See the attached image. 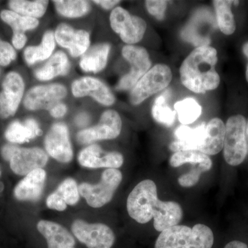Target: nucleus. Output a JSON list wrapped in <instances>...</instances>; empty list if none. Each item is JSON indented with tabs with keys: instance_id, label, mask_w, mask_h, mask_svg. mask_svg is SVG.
I'll return each mask as SVG.
<instances>
[{
	"instance_id": "obj_1",
	"label": "nucleus",
	"mask_w": 248,
	"mask_h": 248,
	"mask_svg": "<svg viewBox=\"0 0 248 248\" xmlns=\"http://www.w3.org/2000/svg\"><path fill=\"white\" fill-rule=\"evenodd\" d=\"M217 60L216 49L213 47L196 48L181 66L182 84L196 93L216 89L220 83V77L215 69Z\"/></svg>"
},
{
	"instance_id": "obj_2",
	"label": "nucleus",
	"mask_w": 248,
	"mask_h": 248,
	"mask_svg": "<svg viewBox=\"0 0 248 248\" xmlns=\"http://www.w3.org/2000/svg\"><path fill=\"white\" fill-rule=\"evenodd\" d=\"M169 205V202L158 199L156 184L150 179L135 186L127 200V210L133 219L141 224L159 220Z\"/></svg>"
},
{
	"instance_id": "obj_3",
	"label": "nucleus",
	"mask_w": 248,
	"mask_h": 248,
	"mask_svg": "<svg viewBox=\"0 0 248 248\" xmlns=\"http://www.w3.org/2000/svg\"><path fill=\"white\" fill-rule=\"evenodd\" d=\"M213 244V231L205 225H177L161 232L155 248H212Z\"/></svg>"
},
{
	"instance_id": "obj_4",
	"label": "nucleus",
	"mask_w": 248,
	"mask_h": 248,
	"mask_svg": "<svg viewBox=\"0 0 248 248\" xmlns=\"http://www.w3.org/2000/svg\"><path fill=\"white\" fill-rule=\"evenodd\" d=\"M246 124L245 117L240 115L230 117L227 122L223 155L226 162L231 166H239L247 156Z\"/></svg>"
},
{
	"instance_id": "obj_5",
	"label": "nucleus",
	"mask_w": 248,
	"mask_h": 248,
	"mask_svg": "<svg viewBox=\"0 0 248 248\" xmlns=\"http://www.w3.org/2000/svg\"><path fill=\"white\" fill-rule=\"evenodd\" d=\"M122 181V173L119 170L108 169L103 172L99 184H80L78 186L80 196L84 197L92 208H101L112 200Z\"/></svg>"
},
{
	"instance_id": "obj_6",
	"label": "nucleus",
	"mask_w": 248,
	"mask_h": 248,
	"mask_svg": "<svg viewBox=\"0 0 248 248\" xmlns=\"http://www.w3.org/2000/svg\"><path fill=\"white\" fill-rule=\"evenodd\" d=\"M170 68L167 65L156 64L147 72L132 89L130 101L139 105L155 93L166 89L172 80Z\"/></svg>"
},
{
	"instance_id": "obj_7",
	"label": "nucleus",
	"mask_w": 248,
	"mask_h": 248,
	"mask_svg": "<svg viewBox=\"0 0 248 248\" xmlns=\"http://www.w3.org/2000/svg\"><path fill=\"white\" fill-rule=\"evenodd\" d=\"M71 231L88 248H111L115 243V234L104 223H89L76 219L72 224Z\"/></svg>"
},
{
	"instance_id": "obj_8",
	"label": "nucleus",
	"mask_w": 248,
	"mask_h": 248,
	"mask_svg": "<svg viewBox=\"0 0 248 248\" xmlns=\"http://www.w3.org/2000/svg\"><path fill=\"white\" fill-rule=\"evenodd\" d=\"M110 25L121 39L128 45L138 43L143 38L146 30V23L138 16H131L123 8L113 9L110 16Z\"/></svg>"
},
{
	"instance_id": "obj_9",
	"label": "nucleus",
	"mask_w": 248,
	"mask_h": 248,
	"mask_svg": "<svg viewBox=\"0 0 248 248\" xmlns=\"http://www.w3.org/2000/svg\"><path fill=\"white\" fill-rule=\"evenodd\" d=\"M122 55L130 63L131 68L128 74L124 76L117 85V91H128L133 89L142 77L149 71L151 62L149 55L144 48L135 46H125Z\"/></svg>"
},
{
	"instance_id": "obj_10",
	"label": "nucleus",
	"mask_w": 248,
	"mask_h": 248,
	"mask_svg": "<svg viewBox=\"0 0 248 248\" xmlns=\"http://www.w3.org/2000/svg\"><path fill=\"white\" fill-rule=\"evenodd\" d=\"M122 122L118 112L115 110L105 111L97 125L81 130L77 135L81 144H88L100 140H113L120 135Z\"/></svg>"
},
{
	"instance_id": "obj_11",
	"label": "nucleus",
	"mask_w": 248,
	"mask_h": 248,
	"mask_svg": "<svg viewBox=\"0 0 248 248\" xmlns=\"http://www.w3.org/2000/svg\"><path fill=\"white\" fill-rule=\"evenodd\" d=\"M67 91L63 85L54 84L35 86L26 94L24 105L31 110L51 109L66 97Z\"/></svg>"
},
{
	"instance_id": "obj_12",
	"label": "nucleus",
	"mask_w": 248,
	"mask_h": 248,
	"mask_svg": "<svg viewBox=\"0 0 248 248\" xmlns=\"http://www.w3.org/2000/svg\"><path fill=\"white\" fill-rule=\"evenodd\" d=\"M45 144L47 153L59 162L66 164L73 159V148L66 124H54L46 135Z\"/></svg>"
},
{
	"instance_id": "obj_13",
	"label": "nucleus",
	"mask_w": 248,
	"mask_h": 248,
	"mask_svg": "<svg viewBox=\"0 0 248 248\" xmlns=\"http://www.w3.org/2000/svg\"><path fill=\"white\" fill-rule=\"evenodd\" d=\"M0 93V117L6 119L14 116L20 104L24 91L22 77L11 72L6 76Z\"/></svg>"
},
{
	"instance_id": "obj_14",
	"label": "nucleus",
	"mask_w": 248,
	"mask_h": 248,
	"mask_svg": "<svg viewBox=\"0 0 248 248\" xmlns=\"http://www.w3.org/2000/svg\"><path fill=\"white\" fill-rule=\"evenodd\" d=\"M78 161L81 166L88 169H117L123 165L124 157L117 152L108 153L98 145H91L80 152Z\"/></svg>"
},
{
	"instance_id": "obj_15",
	"label": "nucleus",
	"mask_w": 248,
	"mask_h": 248,
	"mask_svg": "<svg viewBox=\"0 0 248 248\" xmlns=\"http://www.w3.org/2000/svg\"><path fill=\"white\" fill-rule=\"evenodd\" d=\"M9 162L13 172L18 175H27L36 169L45 167L48 162V155L40 148L17 147Z\"/></svg>"
},
{
	"instance_id": "obj_16",
	"label": "nucleus",
	"mask_w": 248,
	"mask_h": 248,
	"mask_svg": "<svg viewBox=\"0 0 248 248\" xmlns=\"http://www.w3.org/2000/svg\"><path fill=\"white\" fill-rule=\"evenodd\" d=\"M72 92L75 97L91 96L104 106L112 105L115 99L110 90L100 80L85 77L76 80L72 84Z\"/></svg>"
},
{
	"instance_id": "obj_17",
	"label": "nucleus",
	"mask_w": 248,
	"mask_h": 248,
	"mask_svg": "<svg viewBox=\"0 0 248 248\" xmlns=\"http://www.w3.org/2000/svg\"><path fill=\"white\" fill-rule=\"evenodd\" d=\"M55 38L59 45L68 48L74 58L84 55L90 45L89 32L84 30H75L66 24H60L57 28Z\"/></svg>"
},
{
	"instance_id": "obj_18",
	"label": "nucleus",
	"mask_w": 248,
	"mask_h": 248,
	"mask_svg": "<svg viewBox=\"0 0 248 248\" xmlns=\"http://www.w3.org/2000/svg\"><path fill=\"white\" fill-rule=\"evenodd\" d=\"M206 133V124L203 122L195 128L186 125L178 127L174 133L177 141L170 145L173 152L199 151L203 144Z\"/></svg>"
},
{
	"instance_id": "obj_19",
	"label": "nucleus",
	"mask_w": 248,
	"mask_h": 248,
	"mask_svg": "<svg viewBox=\"0 0 248 248\" xmlns=\"http://www.w3.org/2000/svg\"><path fill=\"white\" fill-rule=\"evenodd\" d=\"M46 172L42 169L26 175L14 189V196L18 201L36 202L40 199L45 188Z\"/></svg>"
},
{
	"instance_id": "obj_20",
	"label": "nucleus",
	"mask_w": 248,
	"mask_h": 248,
	"mask_svg": "<svg viewBox=\"0 0 248 248\" xmlns=\"http://www.w3.org/2000/svg\"><path fill=\"white\" fill-rule=\"evenodd\" d=\"M37 228L46 240L48 248H75L73 235L59 223L42 220L37 223Z\"/></svg>"
},
{
	"instance_id": "obj_21",
	"label": "nucleus",
	"mask_w": 248,
	"mask_h": 248,
	"mask_svg": "<svg viewBox=\"0 0 248 248\" xmlns=\"http://www.w3.org/2000/svg\"><path fill=\"white\" fill-rule=\"evenodd\" d=\"M226 125L219 118H213L206 124V133L200 153L215 155L222 151L224 144Z\"/></svg>"
},
{
	"instance_id": "obj_22",
	"label": "nucleus",
	"mask_w": 248,
	"mask_h": 248,
	"mask_svg": "<svg viewBox=\"0 0 248 248\" xmlns=\"http://www.w3.org/2000/svg\"><path fill=\"white\" fill-rule=\"evenodd\" d=\"M42 133L38 123L33 119H28L23 123L15 121L10 124L5 132V138L11 143H24Z\"/></svg>"
},
{
	"instance_id": "obj_23",
	"label": "nucleus",
	"mask_w": 248,
	"mask_h": 248,
	"mask_svg": "<svg viewBox=\"0 0 248 248\" xmlns=\"http://www.w3.org/2000/svg\"><path fill=\"white\" fill-rule=\"evenodd\" d=\"M110 50V46L108 44L94 46L84 54L80 61V66L86 72L98 73L102 71L107 66Z\"/></svg>"
},
{
	"instance_id": "obj_24",
	"label": "nucleus",
	"mask_w": 248,
	"mask_h": 248,
	"mask_svg": "<svg viewBox=\"0 0 248 248\" xmlns=\"http://www.w3.org/2000/svg\"><path fill=\"white\" fill-rule=\"evenodd\" d=\"M70 63L66 54L62 51L54 54L45 65L35 71V76L42 81H47L60 76H65L69 71Z\"/></svg>"
},
{
	"instance_id": "obj_25",
	"label": "nucleus",
	"mask_w": 248,
	"mask_h": 248,
	"mask_svg": "<svg viewBox=\"0 0 248 248\" xmlns=\"http://www.w3.org/2000/svg\"><path fill=\"white\" fill-rule=\"evenodd\" d=\"M210 17H211V15L205 11L196 15L190 24L183 31V38L198 47L208 46L210 40L203 35V27L204 22Z\"/></svg>"
},
{
	"instance_id": "obj_26",
	"label": "nucleus",
	"mask_w": 248,
	"mask_h": 248,
	"mask_svg": "<svg viewBox=\"0 0 248 248\" xmlns=\"http://www.w3.org/2000/svg\"><path fill=\"white\" fill-rule=\"evenodd\" d=\"M186 164L197 165L203 172L210 170L213 166L212 160L208 155L198 151L177 152L170 159L172 167L177 168Z\"/></svg>"
},
{
	"instance_id": "obj_27",
	"label": "nucleus",
	"mask_w": 248,
	"mask_h": 248,
	"mask_svg": "<svg viewBox=\"0 0 248 248\" xmlns=\"http://www.w3.org/2000/svg\"><path fill=\"white\" fill-rule=\"evenodd\" d=\"M55 36L52 31H48L43 36L38 46H29L24 50V58L29 65L37 62L46 60L51 55L55 49Z\"/></svg>"
},
{
	"instance_id": "obj_28",
	"label": "nucleus",
	"mask_w": 248,
	"mask_h": 248,
	"mask_svg": "<svg viewBox=\"0 0 248 248\" xmlns=\"http://www.w3.org/2000/svg\"><path fill=\"white\" fill-rule=\"evenodd\" d=\"M170 96V90L165 91L156 98L152 108V114L155 120L167 127L173 125L177 115L176 111L172 110L168 104V101Z\"/></svg>"
},
{
	"instance_id": "obj_29",
	"label": "nucleus",
	"mask_w": 248,
	"mask_h": 248,
	"mask_svg": "<svg viewBox=\"0 0 248 248\" xmlns=\"http://www.w3.org/2000/svg\"><path fill=\"white\" fill-rule=\"evenodd\" d=\"M216 11L217 23L220 30L225 35H230L236 30L234 16L231 11L233 1L215 0L213 1Z\"/></svg>"
},
{
	"instance_id": "obj_30",
	"label": "nucleus",
	"mask_w": 248,
	"mask_h": 248,
	"mask_svg": "<svg viewBox=\"0 0 248 248\" xmlns=\"http://www.w3.org/2000/svg\"><path fill=\"white\" fill-rule=\"evenodd\" d=\"M48 1L43 0L27 1V0H12L9 2L11 11L26 16V17L37 18L45 15L48 7Z\"/></svg>"
},
{
	"instance_id": "obj_31",
	"label": "nucleus",
	"mask_w": 248,
	"mask_h": 248,
	"mask_svg": "<svg viewBox=\"0 0 248 248\" xmlns=\"http://www.w3.org/2000/svg\"><path fill=\"white\" fill-rule=\"evenodd\" d=\"M0 16L4 22L12 28L14 33H24L25 31L32 30L39 25V21L35 18L21 16L11 10H4Z\"/></svg>"
},
{
	"instance_id": "obj_32",
	"label": "nucleus",
	"mask_w": 248,
	"mask_h": 248,
	"mask_svg": "<svg viewBox=\"0 0 248 248\" xmlns=\"http://www.w3.org/2000/svg\"><path fill=\"white\" fill-rule=\"evenodd\" d=\"M174 109L179 122L187 125L195 122L202 114V107L199 103L192 98H186L174 104Z\"/></svg>"
},
{
	"instance_id": "obj_33",
	"label": "nucleus",
	"mask_w": 248,
	"mask_h": 248,
	"mask_svg": "<svg viewBox=\"0 0 248 248\" xmlns=\"http://www.w3.org/2000/svg\"><path fill=\"white\" fill-rule=\"evenodd\" d=\"M54 4L59 14L70 18L84 16L91 9L89 1L83 0H56Z\"/></svg>"
},
{
	"instance_id": "obj_34",
	"label": "nucleus",
	"mask_w": 248,
	"mask_h": 248,
	"mask_svg": "<svg viewBox=\"0 0 248 248\" xmlns=\"http://www.w3.org/2000/svg\"><path fill=\"white\" fill-rule=\"evenodd\" d=\"M55 193L66 205H74L79 201L80 194L78 184L72 178L63 181L55 191Z\"/></svg>"
},
{
	"instance_id": "obj_35",
	"label": "nucleus",
	"mask_w": 248,
	"mask_h": 248,
	"mask_svg": "<svg viewBox=\"0 0 248 248\" xmlns=\"http://www.w3.org/2000/svg\"><path fill=\"white\" fill-rule=\"evenodd\" d=\"M202 172H203L202 170L199 166H197L195 169L191 170L190 172L180 176L178 179V183L182 187H192L200 181Z\"/></svg>"
},
{
	"instance_id": "obj_36",
	"label": "nucleus",
	"mask_w": 248,
	"mask_h": 248,
	"mask_svg": "<svg viewBox=\"0 0 248 248\" xmlns=\"http://www.w3.org/2000/svg\"><path fill=\"white\" fill-rule=\"evenodd\" d=\"M146 6L148 12L159 20L164 18L167 1L163 0H148Z\"/></svg>"
},
{
	"instance_id": "obj_37",
	"label": "nucleus",
	"mask_w": 248,
	"mask_h": 248,
	"mask_svg": "<svg viewBox=\"0 0 248 248\" xmlns=\"http://www.w3.org/2000/svg\"><path fill=\"white\" fill-rule=\"evenodd\" d=\"M16 58V52L12 46L0 40V65L8 66Z\"/></svg>"
},
{
	"instance_id": "obj_38",
	"label": "nucleus",
	"mask_w": 248,
	"mask_h": 248,
	"mask_svg": "<svg viewBox=\"0 0 248 248\" xmlns=\"http://www.w3.org/2000/svg\"><path fill=\"white\" fill-rule=\"evenodd\" d=\"M46 205L48 208L58 210V211H63L67 208L66 204L62 202L61 199L55 193V192L48 196L46 200Z\"/></svg>"
},
{
	"instance_id": "obj_39",
	"label": "nucleus",
	"mask_w": 248,
	"mask_h": 248,
	"mask_svg": "<svg viewBox=\"0 0 248 248\" xmlns=\"http://www.w3.org/2000/svg\"><path fill=\"white\" fill-rule=\"evenodd\" d=\"M66 106L65 104H61V103H59L54 106L50 110V115L55 118H62V117L66 115Z\"/></svg>"
},
{
	"instance_id": "obj_40",
	"label": "nucleus",
	"mask_w": 248,
	"mask_h": 248,
	"mask_svg": "<svg viewBox=\"0 0 248 248\" xmlns=\"http://www.w3.org/2000/svg\"><path fill=\"white\" fill-rule=\"evenodd\" d=\"M17 147L14 146V145H5L1 150V156L6 161H10V160L14 156L15 152L17 150Z\"/></svg>"
},
{
	"instance_id": "obj_41",
	"label": "nucleus",
	"mask_w": 248,
	"mask_h": 248,
	"mask_svg": "<svg viewBox=\"0 0 248 248\" xmlns=\"http://www.w3.org/2000/svg\"><path fill=\"white\" fill-rule=\"evenodd\" d=\"M27 40L25 33H14L12 40L13 45L16 48H22L26 45Z\"/></svg>"
},
{
	"instance_id": "obj_42",
	"label": "nucleus",
	"mask_w": 248,
	"mask_h": 248,
	"mask_svg": "<svg viewBox=\"0 0 248 248\" xmlns=\"http://www.w3.org/2000/svg\"><path fill=\"white\" fill-rule=\"evenodd\" d=\"M95 4L100 5L102 8L105 9H110L118 4L120 1H115V0H98V1H94Z\"/></svg>"
},
{
	"instance_id": "obj_43",
	"label": "nucleus",
	"mask_w": 248,
	"mask_h": 248,
	"mask_svg": "<svg viewBox=\"0 0 248 248\" xmlns=\"http://www.w3.org/2000/svg\"><path fill=\"white\" fill-rule=\"evenodd\" d=\"M89 120L90 118L87 114L81 113L77 117L76 123L80 126H82V125H86L89 123Z\"/></svg>"
},
{
	"instance_id": "obj_44",
	"label": "nucleus",
	"mask_w": 248,
	"mask_h": 248,
	"mask_svg": "<svg viewBox=\"0 0 248 248\" xmlns=\"http://www.w3.org/2000/svg\"><path fill=\"white\" fill-rule=\"evenodd\" d=\"M224 248H248L247 245L239 241H233L228 243Z\"/></svg>"
},
{
	"instance_id": "obj_45",
	"label": "nucleus",
	"mask_w": 248,
	"mask_h": 248,
	"mask_svg": "<svg viewBox=\"0 0 248 248\" xmlns=\"http://www.w3.org/2000/svg\"><path fill=\"white\" fill-rule=\"evenodd\" d=\"M243 50H244V55L248 58V42L245 44Z\"/></svg>"
},
{
	"instance_id": "obj_46",
	"label": "nucleus",
	"mask_w": 248,
	"mask_h": 248,
	"mask_svg": "<svg viewBox=\"0 0 248 248\" xmlns=\"http://www.w3.org/2000/svg\"><path fill=\"white\" fill-rule=\"evenodd\" d=\"M246 140H247V142H248V122L247 124H246Z\"/></svg>"
},
{
	"instance_id": "obj_47",
	"label": "nucleus",
	"mask_w": 248,
	"mask_h": 248,
	"mask_svg": "<svg viewBox=\"0 0 248 248\" xmlns=\"http://www.w3.org/2000/svg\"><path fill=\"white\" fill-rule=\"evenodd\" d=\"M4 189V185L3 183L0 182V193L3 192Z\"/></svg>"
},
{
	"instance_id": "obj_48",
	"label": "nucleus",
	"mask_w": 248,
	"mask_h": 248,
	"mask_svg": "<svg viewBox=\"0 0 248 248\" xmlns=\"http://www.w3.org/2000/svg\"><path fill=\"white\" fill-rule=\"evenodd\" d=\"M246 79H247V81L248 82V64L247 66V70H246Z\"/></svg>"
},
{
	"instance_id": "obj_49",
	"label": "nucleus",
	"mask_w": 248,
	"mask_h": 248,
	"mask_svg": "<svg viewBox=\"0 0 248 248\" xmlns=\"http://www.w3.org/2000/svg\"><path fill=\"white\" fill-rule=\"evenodd\" d=\"M239 1H233V4L237 5L238 4H239Z\"/></svg>"
},
{
	"instance_id": "obj_50",
	"label": "nucleus",
	"mask_w": 248,
	"mask_h": 248,
	"mask_svg": "<svg viewBox=\"0 0 248 248\" xmlns=\"http://www.w3.org/2000/svg\"><path fill=\"white\" fill-rule=\"evenodd\" d=\"M1 169H0V177H1Z\"/></svg>"
}]
</instances>
